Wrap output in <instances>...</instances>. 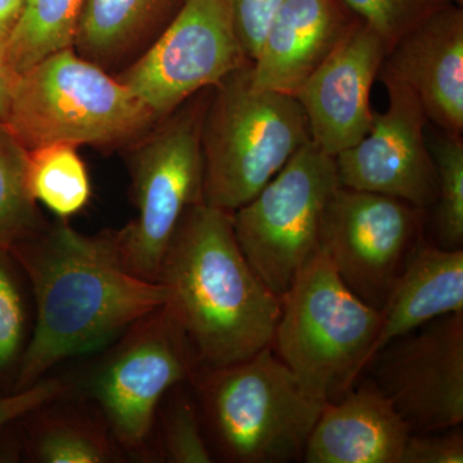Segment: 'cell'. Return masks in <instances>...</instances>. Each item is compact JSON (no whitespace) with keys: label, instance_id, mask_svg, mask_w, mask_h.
<instances>
[{"label":"cell","instance_id":"obj_1","mask_svg":"<svg viewBox=\"0 0 463 463\" xmlns=\"http://www.w3.org/2000/svg\"><path fill=\"white\" fill-rule=\"evenodd\" d=\"M9 251L35 307L14 390L33 385L72 356L112 343L166 304L161 283L128 269L116 232L84 234L61 219Z\"/></svg>","mask_w":463,"mask_h":463},{"label":"cell","instance_id":"obj_2","mask_svg":"<svg viewBox=\"0 0 463 463\" xmlns=\"http://www.w3.org/2000/svg\"><path fill=\"white\" fill-rule=\"evenodd\" d=\"M157 282L199 368L237 364L272 346L281 298L243 257L230 213L192 206L167 246Z\"/></svg>","mask_w":463,"mask_h":463},{"label":"cell","instance_id":"obj_3","mask_svg":"<svg viewBox=\"0 0 463 463\" xmlns=\"http://www.w3.org/2000/svg\"><path fill=\"white\" fill-rule=\"evenodd\" d=\"M190 383L215 450L227 462L303 461L307 439L327 404L272 346L237 364L199 368Z\"/></svg>","mask_w":463,"mask_h":463},{"label":"cell","instance_id":"obj_4","mask_svg":"<svg viewBox=\"0 0 463 463\" xmlns=\"http://www.w3.org/2000/svg\"><path fill=\"white\" fill-rule=\"evenodd\" d=\"M157 123L116 76L70 47L14 79L3 124L33 149L54 143L129 147Z\"/></svg>","mask_w":463,"mask_h":463},{"label":"cell","instance_id":"obj_5","mask_svg":"<svg viewBox=\"0 0 463 463\" xmlns=\"http://www.w3.org/2000/svg\"><path fill=\"white\" fill-rule=\"evenodd\" d=\"M251 62L213 88L203 116V203L246 205L310 138L306 112L289 94L255 90Z\"/></svg>","mask_w":463,"mask_h":463},{"label":"cell","instance_id":"obj_6","mask_svg":"<svg viewBox=\"0 0 463 463\" xmlns=\"http://www.w3.org/2000/svg\"><path fill=\"white\" fill-rule=\"evenodd\" d=\"M381 322L383 312L355 297L319 251L281 297L272 349L310 392L334 403L364 374Z\"/></svg>","mask_w":463,"mask_h":463},{"label":"cell","instance_id":"obj_7","mask_svg":"<svg viewBox=\"0 0 463 463\" xmlns=\"http://www.w3.org/2000/svg\"><path fill=\"white\" fill-rule=\"evenodd\" d=\"M213 88L197 93L130 145L136 218L116 232L128 269L157 282L176 228L192 206L203 203V116Z\"/></svg>","mask_w":463,"mask_h":463},{"label":"cell","instance_id":"obj_8","mask_svg":"<svg viewBox=\"0 0 463 463\" xmlns=\"http://www.w3.org/2000/svg\"><path fill=\"white\" fill-rule=\"evenodd\" d=\"M339 187L335 157L309 141L254 199L232 213L243 257L277 297L319 252L326 210Z\"/></svg>","mask_w":463,"mask_h":463},{"label":"cell","instance_id":"obj_9","mask_svg":"<svg viewBox=\"0 0 463 463\" xmlns=\"http://www.w3.org/2000/svg\"><path fill=\"white\" fill-rule=\"evenodd\" d=\"M197 370L194 350L165 306L118 337L91 376L90 394L121 452L152 458L161 402Z\"/></svg>","mask_w":463,"mask_h":463},{"label":"cell","instance_id":"obj_10","mask_svg":"<svg viewBox=\"0 0 463 463\" xmlns=\"http://www.w3.org/2000/svg\"><path fill=\"white\" fill-rule=\"evenodd\" d=\"M248 63L227 0H185L157 41L116 78L161 121Z\"/></svg>","mask_w":463,"mask_h":463},{"label":"cell","instance_id":"obj_11","mask_svg":"<svg viewBox=\"0 0 463 463\" xmlns=\"http://www.w3.org/2000/svg\"><path fill=\"white\" fill-rule=\"evenodd\" d=\"M423 212L394 197L340 185L326 210L319 251L355 297L383 310L422 240Z\"/></svg>","mask_w":463,"mask_h":463},{"label":"cell","instance_id":"obj_12","mask_svg":"<svg viewBox=\"0 0 463 463\" xmlns=\"http://www.w3.org/2000/svg\"><path fill=\"white\" fill-rule=\"evenodd\" d=\"M365 370L412 434L461 426L463 313L440 317L390 341Z\"/></svg>","mask_w":463,"mask_h":463},{"label":"cell","instance_id":"obj_13","mask_svg":"<svg viewBox=\"0 0 463 463\" xmlns=\"http://www.w3.org/2000/svg\"><path fill=\"white\" fill-rule=\"evenodd\" d=\"M388 109L370 132L335 156L341 187L373 192L426 209L437 201V169L425 138L421 103L407 85L380 71Z\"/></svg>","mask_w":463,"mask_h":463},{"label":"cell","instance_id":"obj_14","mask_svg":"<svg viewBox=\"0 0 463 463\" xmlns=\"http://www.w3.org/2000/svg\"><path fill=\"white\" fill-rule=\"evenodd\" d=\"M389 47L373 27L356 20L327 60L295 94L309 124L310 138L330 156L370 132L371 90Z\"/></svg>","mask_w":463,"mask_h":463},{"label":"cell","instance_id":"obj_15","mask_svg":"<svg viewBox=\"0 0 463 463\" xmlns=\"http://www.w3.org/2000/svg\"><path fill=\"white\" fill-rule=\"evenodd\" d=\"M381 72L413 91L428 120L463 133V11L452 3L413 27L389 51Z\"/></svg>","mask_w":463,"mask_h":463},{"label":"cell","instance_id":"obj_16","mask_svg":"<svg viewBox=\"0 0 463 463\" xmlns=\"http://www.w3.org/2000/svg\"><path fill=\"white\" fill-rule=\"evenodd\" d=\"M356 20L340 0H285L250 67L252 87L295 97Z\"/></svg>","mask_w":463,"mask_h":463},{"label":"cell","instance_id":"obj_17","mask_svg":"<svg viewBox=\"0 0 463 463\" xmlns=\"http://www.w3.org/2000/svg\"><path fill=\"white\" fill-rule=\"evenodd\" d=\"M412 432L373 383L327 403L307 439V463H402Z\"/></svg>","mask_w":463,"mask_h":463},{"label":"cell","instance_id":"obj_18","mask_svg":"<svg viewBox=\"0 0 463 463\" xmlns=\"http://www.w3.org/2000/svg\"><path fill=\"white\" fill-rule=\"evenodd\" d=\"M381 312L383 322L371 358L390 341L426 323L463 313V250L420 241Z\"/></svg>","mask_w":463,"mask_h":463},{"label":"cell","instance_id":"obj_19","mask_svg":"<svg viewBox=\"0 0 463 463\" xmlns=\"http://www.w3.org/2000/svg\"><path fill=\"white\" fill-rule=\"evenodd\" d=\"M173 0H85L72 48L103 69L141 47Z\"/></svg>","mask_w":463,"mask_h":463},{"label":"cell","instance_id":"obj_20","mask_svg":"<svg viewBox=\"0 0 463 463\" xmlns=\"http://www.w3.org/2000/svg\"><path fill=\"white\" fill-rule=\"evenodd\" d=\"M60 401V399H57ZM57 401L30 413L26 450L33 462L111 463L124 453L99 417L75 408H57Z\"/></svg>","mask_w":463,"mask_h":463},{"label":"cell","instance_id":"obj_21","mask_svg":"<svg viewBox=\"0 0 463 463\" xmlns=\"http://www.w3.org/2000/svg\"><path fill=\"white\" fill-rule=\"evenodd\" d=\"M85 0H26L3 57L14 79L45 57L74 44Z\"/></svg>","mask_w":463,"mask_h":463},{"label":"cell","instance_id":"obj_22","mask_svg":"<svg viewBox=\"0 0 463 463\" xmlns=\"http://www.w3.org/2000/svg\"><path fill=\"white\" fill-rule=\"evenodd\" d=\"M76 146L67 143L27 149V187L36 203H42L66 221L90 203V174Z\"/></svg>","mask_w":463,"mask_h":463},{"label":"cell","instance_id":"obj_23","mask_svg":"<svg viewBox=\"0 0 463 463\" xmlns=\"http://www.w3.org/2000/svg\"><path fill=\"white\" fill-rule=\"evenodd\" d=\"M27 149L0 121V249L11 250L44 227L27 187Z\"/></svg>","mask_w":463,"mask_h":463},{"label":"cell","instance_id":"obj_24","mask_svg":"<svg viewBox=\"0 0 463 463\" xmlns=\"http://www.w3.org/2000/svg\"><path fill=\"white\" fill-rule=\"evenodd\" d=\"M184 383L174 386L161 402L156 419L158 431L154 432L158 438L152 444V453L163 462H214L203 435L199 405L188 394Z\"/></svg>","mask_w":463,"mask_h":463},{"label":"cell","instance_id":"obj_25","mask_svg":"<svg viewBox=\"0 0 463 463\" xmlns=\"http://www.w3.org/2000/svg\"><path fill=\"white\" fill-rule=\"evenodd\" d=\"M437 169L438 194L435 224L440 248L455 250L463 246V139L444 133L431 148Z\"/></svg>","mask_w":463,"mask_h":463},{"label":"cell","instance_id":"obj_26","mask_svg":"<svg viewBox=\"0 0 463 463\" xmlns=\"http://www.w3.org/2000/svg\"><path fill=\"white\" fill-rule=\"evenodd\" d=\"M20 272L11 251L0 249V374L14 379L33 328Z\"/></svg>","mask_w":463,"mask_h":463},{"label":"cell","instance_id":"obj_27","mask_svg":"<svg viewBox=\"0 0 463 463\" xmlns=\"http://www.w3.org/2000/svg\"><path fill=\"white\" fill-rule=\"evenodd\" d=\"M347 11L373 27L388 44L389 51L399 39L439 9L457 0H340Z\"/></svg>","mask_w":463,"mask_h":463},{"label":"cell","instance_id":"obj_28","mask_svg":"<svg viewBox=\"0 0 463 463\" xmlns=\"http://www.w3.org/2000/svg\"><path fill=\"white\" fill-rule=\"evenodd\" d=\"M285 0H227L234 33L250 62L255 60L268 27Z\"/></svg>","mask_w":463,"mask_h":463},{"label":"cell","instance_id":"obj_29","mask_svg":"<svg viewBox=\"0 0 463 463\" xmlns=\"http://www.w3.org/2000/svg\"><path fill=\"white\" fill-rule=\"evenodd\" d=\"M69 383L54 377H44L25 389L14 390L9 395L0 397V430L9 423L27 417L43 405L65 397Z\"/></svg>","mask_w":463,"mask_h":463},{"label":"cell","instance_id":"obj_30","mask_svg":"<svg viewBox=\"0 0 463 463\" xmlns=\"http://www.w3.org/2000/svg\"><path fill=\"white\" fill-rule=\"evenodd\" d=\"M461 426L446 431L412 434L405 446L402 463H462Z\"/></svg>","mask_w":463,"mask_h":463},{"label":"cell","instance_id":"obj_31","mask_svg":"<svg viewBox=\"0 0 463 463\" xmlns=\"http://www.w3.org/2000/svg\"><path fill=\"white\" fill-rule=\"evenodd\" d=\"M26 0H0V47H5L11 33H14Z\"/></svg>","mask_w":463,"mask_h":463},{"label":"cell","instance_id":"obj_32","mask_svg":"<svg viewBox=\"0 0 463 463\" xmlns=\"http://www.w3.org/2000/svg\"><path fill=\"white\" fill-rule=\"evenodd\" d=\"M14 76L5 65L3 50L0 47V121L5 123L7 118L9 103H11L12 88H14Z\"/></svg>","mask_w":463,"mask_h":463}]
</instances>
